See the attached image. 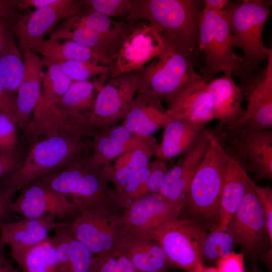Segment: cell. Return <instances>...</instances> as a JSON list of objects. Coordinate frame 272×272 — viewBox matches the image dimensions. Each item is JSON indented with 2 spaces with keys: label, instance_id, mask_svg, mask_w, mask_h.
Segmentation results:
<instances>
[{
  "label": "cell",
  "instance_id": "cell-1",
  "mask_svg": "<svg viewBox=\"0 0 272 272\" xmlns=\"http://www.w3.org/2000/svg\"><path fill=\"white\" fill-rule=\"evenodd\" d=\"M35 181L70 197L80 213L97 207L114 212L120 209L116 192L110 186L103 166L95 162L91 156L79 154L61 169Z\"/></svg>",
  "mask_w": 272,
  "mask_h": 272
},
{
  "label": "cell",
  "instance_id": "cell-2",
  "mask_svg": "<svg viewBox=\"0 0 272 272\" xmlns=\"http://www.w3.org/2000/svg\"><path fill=\"white\" fill-rule=\"evenodd\" d=\"M203 1L200 0H132L124 21L157 24L168 43L193 58L200 51L198 16Z\"/></svg>",
  "mask_w": 272,
  "mask_h": 272
},
{
  "label": "cell",
  "instance_id": "cell-3",
  "mask_svg": "<svg viewBox=\"0 0 272 272\" xmlns=\"http://www.w3.org/2000/svg\"><path fill=\"white\" fill-rule=\"evenodd\" d=\"M226 155L219 139L214 134L191 180L183 209L189 215V219L210 231L218 226Z\"/></svg>",
  "mask_w": 272,
  "mask_h": 272
},
{
  "label": "cell",
  "instance_id": "cell-4",
  "mask_svg": "<svg viewBox=\"0 0 272 272\" xmlns=\"http://www.w3.org/2000/svg\"><path fill=\"white\" fill-rule=\"evenodd\" d=\"M137 72V93L153 96L168 107L189 87L205 81L194 71L192 58L169 43L161 54Z\"/></svg>",
  "mask_w": 272,
  "mask_h": 272
},
{
  "label": "cell",
  "instance_id": "cell-5",
  "mask_svg": "<svg viewBox=\"0 0 272 272\" xmlns=\"http://www.w3.org/2000/svg\"><path fill=\"white\" fill-rule=\"evenodd\" d=\"M91 143L66 135L46 137L35 142L23 164L8 176L4 190L13 196L33 181L61 169L84 149L91 146Z\"/></svg>",
  "mask_w": 272,
  "mask_h": 272
},
{
  "label": "cell",
  "instance_id": "cell-6",
  "mask_svg": "<svg viewBox=\"0 0 272 272\" xmlns=\"http://www.w3.org/2000/svg\"><path fill=\"white\" fill-rule=\"evenodd\" d=\"M271 1H230L223 10L232 33L235 46L244 54L243 67L252 72L267 58L271 48L264 44L262 33L271 15Z\"/></svg>",
  "mask_w": 272,
  "mask_h": 272
},
{
  "label": "cell",
  "instance_id": "cell-7",
  "mask_svg": "<svg viewBox=\"0 0 272 272\" xmlns=\"http://www.w3.org/2000/svg\"><path fill=\"white\" fill-rule=\"evenodd\" d=\"M198 47L205 54L201 75L206 83L223 72L224 75L238 74L243 69V57L236 55L232 33L222 11L202 9L198 16Z\"/></svg>",
  "mask_w": 272,
  "mask_h": 272
},
{
  "label": "cell",
  "instance_id": "cell-8",
  "mask_svg": "<svg viewBox=\"0 0 272 272\" xmlns=\"http://www.w3.org/2000/svg\"><path fill=\"white\" fill-rule=\"evenodd\" d=\"M168 44L157 24L145 21L127 23L111 58L113 64L110 78L140 70L161 54Z\"/></svg>",
  "mask_w": 272,
  "mask_h": 272
},
{
  "label": "cell",
  "instance_id": "cell-9",
  "mask_svg": "<svg viewBox=\"0 0 272 272\" xmlns=\"http://www.w3.org/2000/svg\"><path fill=\"white\" fill-rule=\"evenodd\" d=\"M207 233L195 222L179 217L159 226L145 239L157 242L175 267L196 272L204 266L201 247Z\"/></svg>",
  "mask_w": 272,
  "mask_h": 272
},
{
  "label": "cell",
  "instance_id": "cell-10",
  "mask_svg": "<svg viewBox=\"0 0 272 272\" xmlns=\"http://www.w3.org/2000/svg\"><path fill=\"white\" fill-rule=\"evenodd\" d=\"M121 215L104 207L89 209L71 222V228L76 238L95 255H103L118 250L128 236Z\"/></svg>",
  "mask_w": 272,
  "mask_h": 272
},
{
  "label": "cell",
  "instance_id": "cell-11",
  "mask_svg": "<svg viewBox=\"0 0 272 272\" xmlns=\"http://www.w3.org/2000/svg\"><path fill=\"white\" fill-rule=\"evenodd\" d=\"M266 67L258 74L245 69L237 76L240 88L247 103L242 119L230 131L242 128L258 131L272 128V49L267 56Z\"/></svg>",
  "mask_w": 272,
  "mask_h": 272
},
{
  "label": "cell",
  "instance_id": "cell-12",
  "mask_svg": "<svg viewBox=\"0 0 272 272\" xmlns=\"http://www.w3.org/2000/svg\"><path fill=\"white\" fill-rule=\"evenodd\" d=\"M137 71L110 77L99 91L89 124L94 133L122 120L137 93Z\"/></svg>",
  "mask_w": 272,
  "mask_h": 272
},
{
  "label": "cell",
  "instance_id": "cell-13",
  "mask_svg": "<svg viewBox=\"0 0 272 272\" xmlns=\"http://www.w3.org/2000/svg\"><path fill=\"white\" fill-rule=\"evenodd\" d=\"M89 10L85 0H56L53 3L30 12L13 25L11 29L20 46L30 49L43 40L60 21Z\"/></svg>",
  "mask_w": 272,
  "mask_h": 272
},
{
  "label": "cell",
  "instance_id": "cell-14",
  "mask_svg": "<svg viewBox=\"0 0 272 272\" xmlns=\"http://www.w3.org/2000/svg\"><path fill=\"white\" fill-rule=\"evenodd\" d=\"M183 208L158 192L135 199L121 215L122 226L128 235L145 239L161 224L179 218Z\"/></svg>",
  "mask_w": 272,
  "mask_h": 272
},
{
  "label": "cell",
  "instance_id": "cell-15",
  "mask_svg": "<svg viewBox=\"0 0 272 272\" xmlns=\"http://www.w3.org/2000/svg\"><path fill=\"white\" fill-rule=\"evenodd\" d=\"M40 135L46 137L66 135L81 140L93 136L86 118L59 107L54 100L40 97L33 111L31 122L26 135L34 142Z\"/></svg>",
  "mask_w": 272,
  "mask_h": 272
},
{
  "label": "cell",
  "instance_id": "cell-16",
  "mask_svg": "<svg viewBox=\"0 0 272 272\" xmlns=\"http://www.w3.org/2000/svg\"><path fill=\"white\" fill-rule=\"evenodd\" d=\"M249 177L248 176L244 197L226 230L231 234L236 244L240 246L242 253L254 260L260 251L264 235L267 234L263 211Z\"/></svg>",
  "mask_w": 272,
  "mask_h": 272
},
{
  "label": "cell",
  "instance_id": "cell-17",
  "mask_svg": "<svg viewBox=\"0 0 272 272\" xmlns=\"http://www.w3.org/2000/svg\"><path fill=\"white\" fill-rule=\"evenodd\" d=\"M21 190L19 196L11 201L9 209L24 218H40L48 215L62 218L80 214L77 205L65 195L37 181Z\"/></svg>",
  "mask_w": 272,
  "mask_h": 272
},
{
  "label": "cell",
  "instance_id": "cell-18",
  "mask_svg": "<svg viewBox=\"0 0 272 272\" xmlns=\"http://www.w3.org/2000/svg\"><path fill=\"white\" fill-rule=\"evenodd\" d=\"M235 155L245 170L253 172L258 181L272 179V131H251L242 128L233 131Z\"/></svg>",
  "mask_w": 272,
  "mask_h": 272
},
{
  "label": "cell",
  "instance_id": "cell-19",
  "mask_svg": "<svg viewBox=\"0 0 272 272\" xmlns=\"http://www.w3.org/2000/svg\"><path fill=\"white\" fill-rule=\"evenodd\" d=\"M23 52L24 72L17 90V113L15 124L26 135L29 128L33 111L41 95L44 73L43 59L25 46H20Z\"/></svg>",
  "mask_w": 272,
  "mask_h": 272
},
{
  "label": "cell",
  "instance_id": "cell-20",
  "mask_svg": "<svg viewBox=\"0 0 272 272\" xmlns=\"http://www.w3.org/2000/svg\"><path fill=\"white\" fill-rule=\"evenodd\" d=\"M48 215L40 218L23 219L8 223L0 220V250L7 245L13 259L48 238L50 231L59 224Z\"/></svg>",
  "mask_w": 272,
  "mask_h": 272
},
{
  "label": "cell",
  "instance_id": "cell-21",
  "mask_svg": "<svg viewBox=\"0 0 272 272\" xmlns=\"http://www.w3.org/2000/svg\"><path fill=\"white\" fill-rule=\"evenodd\" d=\"M157 146V141L153 135L134 134L132 144L116 158L114 164L103 166L117 194L134 175L149 164Z\"/></svg>",
  "mask_w": 272,
  "mask_h": 272
},
{
  "label": "cell",
  "instance_id": "cell-22",
  "mask_svg": "<svg viewBox=\"0 0 272 272\" xmlns=\"http://www.w3.org/2000/svg\"><path fill=\"white\" fill-rule=\"evenodd\" d=\"M226 166L220 200L218 226L216 230L225 231L246 194L247 174L235 154L226 152Z\"/></svg>",
  "mask_w": 272,
  "mask_h": 272
},
{
  "label": "cell",
  "instance_id": "cell-23",
  "mask_svg": "<svg viewBox=\"0 0 272 272\" xmlns=\"http://www.w3.org/2000/svg\"><path fill=\"white\" fill-rule=\"evenodd\" d=\"M206 86L212 96L214 119L219 120L229 130L239 122L245 112L240 87L231 75L214 79Z\"/></svg>",
  "mask_w": 272,
  "mask_h": 272
},
{
  "label": "cell",
  "instance_id": "cell-24",
  "mask_svg": "<svg viewBox=\"0 0 272 272\" xmlns=\"http://www.w3.org/2000/svg\"><path fill=\"white\" fill-rule=\"evenodd\" d=\"M168 121L162 101L148 94L137 93L121 124L133 134L152 135Z\"/></svg>",
  "mask_w": 272,
  "mask_h": 272
},
{
  "label": "cell",
  "instance_id": "cell-25",
  "mask_svg": "<svg viewBox=\"0 0 272 272\" xmlns=\"http://www.w3.org/2000/svg\"><path fill=\"white\" fill-rule=\"evenodd\" d=\"M202 80L184 91L166 109L171 119L207 123L214 119L212 96Z\"/></svg>",
  "mask_w": 272,
  "mask_h": 272
},
{
  "label": "cell",
  "instance_id": "cell-26",
  "mask_svg": "<svg viewBox=\"0 0 272 272\" xmlns=\"http://www.w3.org/2000/svg\"><path fill=\"white\" fill-rule=\"evenodd\" d=\"M119 249L140 272H166L175 268L162 246L153 239L128 235Z\"/></svg>",
  "mask_w": 272,
  "mask_h": 272
},
{
  "label": "cell",
  "instance_id": "cell-27",
  "mask_svg": "<svg viewBox=\"0 0 272 272\" xmlns=\"http://www.w3.org/2000/svg\"><path fill=\"white\" fill-rule=\"evenodd\" d=\"M206 123L177 119L169 120L164 126L162 139L154 156L168 160L183 154L194 143Z\"/></svg>",
  "mask_w": 272,
  "mask_h": 272
},
{
  "label": "cell",
  "instance_id": "cell-28",
  "mask_svg": "<svg viewBox=\"0 0 272 272\" xmlns=\"http://www.w3.org/2000/svg\"><path fill=\"white\" fill-rule=\"evenodd\" d=\"M30 50L42 55L43 58L57 62L86 61L107 66H112L113 64L110 58L72 40L61 42L57 39H43Z\"/></svg>",
  "mask_w": 272,
  "mask_h": 272
},
{
  "label": "cell",
  "instance_id": "cell-29",
  "mask_svg": "<svg viewBox=\"0 0 272 272\" xmlns=\"http://www.w3.org/2000/svg\"><path fill=\"white\" fill-rule=\"evenodd\" d=\"M134 134L121 123L96 132L91 143L93 150L91 158L102 166L111 164L130 146Z\"/></svg>",
  "mask_w": 272,
  "mask_h": 272
},
{
  "label": "cell",
  "instance_id": "cell-30",
  "mask_svg": "<svg viewBox=\"0 0 272 272\" xmlns=\"http://www.w3.org/2000/svg\"><path fill=\"white\" fill-rule=\"evenodd\" d=\"M108 80L73 82L65 93L54 101L60 108L89 121L97 95Z\"/></svg>",
  "mask_w": 272,
  "mask_h": 272
},
{
  "label": "cell",
  "instance_id": "cell-31",
  "mask_svg": "<svg viewBox=\"0 0 272 272\" xmlns=\"http://www.w3.org/2000/svg\"><path fill=\"white\" fill-rule=\"evenodd\" d=\"M127 25L91 9L84 11L63 21L56 29L83 27L118 42Z\"/></svg>",
  "mask_w": 272,
  "mask_h": 272
},
{
  "label": "cell",
  "instance_id": "cell-32",
  "mask_svg": "<svg viewBox=\"0 0 272 272\" xmlns=\"http://www.w3.org/2000/svg\"><path fill=\"white\" fill-rule=\"evenodd\" d=\"M14 259L22 272H59L55 244L49 236Z\"/></svg>",
  "mask_w": 272,
  "mask_h": 272
},
{
  "label": "cell",
  "instance_id": "cell-33",
  "mask_svg": "<svg viewBox=\"0 0 272 272\" xmlns=\"http://www.w3.org/2000/svg\"><path fill=\"white\" fill-rule=\"evenodd\" d=\"M49 38L76 42L110 59L118 44L116 41L83 27L55 29L50 33Z\"/></svg>",
  "mask_w": 272,
  "mask_h": 272
},
{
  "label": "cell",
  "instance_id": "cell-34",
  "mask_svg": "<svg viewBox=\"0 0 272 272\" xmlns=\"http://www.w3.org/2000/svg\"><path fill=\"white\" fill-rule=\"evenodd\" d=\"M23 72V60L17 45L0 55V84L7 90H18Z\"/></svg>",
  "mask_w": 272,
  "mask_h": 272
},
{
  "label": "cell",
  "instance_id": "cell-35",
  "mask_svg": "<svg viewBox=\"0 0 272 272\" xmlns=\"http://www.w3.org/2000/svg\"><path fill=\"white\" fill-rule=\"evenodd\" d=\"M236 245L233 237L227 230H214L207 232L201 247L202 261L217 262L233 251Z\"/></svg>",
  "mask_w": 272,
  "mask_h": 272
},
{
  "label": "cell",
  "instance_id": "cell-36",
  "mask_svg": "<svg viewBox=\"0 0 272 272\" xmlns=\"http://www.w3.org/2000/svg\"><path fill=\"white\" fill-rule=\"evenodd\" d=\"M42 59L47 70L43 77L40 97L55 100L65 93L73 81L63 73L58 62L44 58Z\"/></svg>",
  "mask_w": 272,
  "mask_h": 272
},
{
  "label": "cell",
  "instance_id": "cell-37",
  "mask_svg": "<svg viewBox=\"0 0 272 272\" xmlns=\"http://www.w3.org/2000/svg\"><path fill=\"white\" fill-rule=\"evenodd\" d=\"M63 73L73 81L81 82L110 78L112 66L92 61H67L58 62Z\"/></svg>",
  "mask_w": 272,
  "mask_h": 272
},
{
  "label": "cell",
  "instance_id": "cell-38",
  "mask_svg": "<svg viewBox=\"0 0 272 272\" xmlns=\"http://www.w3.org/2000/svg\"><path fill=\"white\" fill-rule=\"evenodd\" d=\"M96 260L97 256L74 235L67 272H96Z\"/></svg>",
  "mask_w": 272,
  "mask_h": 272
},
{
  "label": "cell",
  "instance_id": "cell-39",
  "mask_svg": "<svg viewBox=\"0 0 272 272\" xmlns=\"http://www.w3.org/2000/svg\"><path fill=\"white\" fill-rule=\"evenodd\" d=\"M52 237L57 253L59 272H67L74 236L71 222L59 223Z\"/></svg>",
  "mask_w": 272,
  "mask_h": 272
},
{
  "label": "cell",
  "instance_id": "cell-40",
  "mask_svg": "<svg viewBox=\"0 0 272 272\" xmlns=\"http://www.w3.org/2000/svg\"><path fill=\"white\" fill-rule=\"evenodd\" d=\"M150 173L149 164L134 175L127 182L122 191L117 194L118 208H126L137 198L141 195L142 189Z\"/></svg>",
  "mask_w": 272,
  "mask_h": 272
},
{
  "label": "cell",
  "instance_id": "cell-41",
  "mask_svg": "<svg viewBox=\"0 0 272 272\" xmlns=\"http://www.w3.org/2000/svg\"><path fill=\"white\" fill-rule=\"evenodd\" d=\"M96 272H140L119 249L97 256Z\"/></svg>",
  "mask_w": 272,
  "mask_h": 272
},
{
  "label": "cell",
  "instance_id": "cell-42",
  "mask_svg": "<svg viewBox=\"0 0 272 272\" xmlns=\"http://www.w3.org/2000/svg\"><path fill=\"white\" fill-rule=\"evenodd\" d=\"M132 0H85L89 9L99 12L112 19L124 21Z\"/></svg>",
  "mask_w": 272,
  "mask_h": 272
},
{
  "label": "cell",
  "instance_id": "cell-43",
  "mask_svg": "<svg viewBox=\"0 0 272 272\" xmlns=\"http://www.w3.org/2000/svg\"><path fill=\"white\" fill-rule=\"evenodd\" d=\"M249 181L257 196L263 211L265 230L271 249L272 246V190L268 186L261 187L257 185L250 177Z\"/></svg>",
  "mask_w": 272,
  "mask_h": 272
},
{
  "label": "cell",
  "instance_id": "cell-44",
  "mask_svg": "<svg viewBox=\"0 0 272 272\" xmlns=\"http://www.w3.org/2000/svg\"><path fill=\"white\" fill-rule=\"evenodd\" d=\"M150 173L141 192V195L158 192L163 180L168 170L164 160L157 159L149 163Z\"/></svg>",
  "mask_w": 272,
  "mask_h": 272
},
{
  "label": "cell",
  "instance_id": "cell-45",
  "mask_svg": "<svg viewBox=\"0 0 272 272\" xmlns=\"http://www.w3.org/2000/svg\"><path fill=\"white\" fill-rule=\"evenodd\" d=\"M16 124L8 116L0 113V153H15Z\"/></svg>",
  "mask_w": 272,
  "mask_h": 272
},
{
  "label": "cell",
  "instance_id": "cell-46",
  "mask_svg": "<svg viewBox=\"0 0 272 272\" xmlns=\"http://www.w3.org/2000/svg\"><path fill=\"white\" fill-rule=\"evenodd\" d=\"M27 13L17 7L15 0H0V22L11 27Z\"/></svg>",
  "mask_w": 272,
  "mask_h": 272
},
{
  "label": "cell",
  "instance_id": "cell-47",
  "mask_svg": "<svg viewBox=\"0 0 272 272\" xmlns=\"http://www.w3.org/2000/svg\"><path fill=\"white\" fill-rule=\"evenodd\" d=\"M218 272H245L244 254L232 251L217 261Z\"/></svg>",
  "mask_w": 272,
  "mask_h": 272
},
{
  "label": "cell",
  "instance_id": "cell-48",
  "mask_svg": "<svg viewBox=\"0 0 272 272\" xmlns=\"http://www.w3.org/2000/svg\"><path fill=\"white\" fill-rule=\"evenodd\" d=\"M0 113L8 116L15 124L17 113L16 96L0 84Z\"/></svg>",
  "mask_w": 272,
  "mask_h": 272
},
{
  "label": "cell",
  "instance_id": "cell-49",
  "mask_svg": "<svg viewBox=\"0 0 272 272\" xmlns=\"http://www.w3.org/2000/svg\"><path fill=\"white\" fill-rule=\"evenodd\" d=\"M16 45L14 34L11 27L8 24L0 22V55L12 49Z\"/></svg>",
  "mask_w": 272,
  "mask_h": 272
},
{
  "label": "cell",
  "instance_id": "cell-50",
  "mask_svg": "<svg viewBox=\"0 0 272 272\" xmlns=\"http://www.w3.org/2000/svg\"><path fill=\"white\" fill-rule=\"evenodd\" d=\"M15 153H0V177L12 173L17 168Z\"/></svg>",
  "mask_w": 272,
  "mask_h": 272
},
{
  "label": "cell",
  "instance_id": "cell-51",
  "mask_svg": "<svg viewBox=\"0 0 272 272\" xmlns=\"http://www.w3.org/2000/svg\"><path fill=\"white\" fill-rule=\"evenodd\" d=\"M56 0H15L17 7L22 11H27L30 8L35 10L40 9L50 5Z\"/></svg>",
  "mask_w": 272,
  "mask_h": 272
},
{
  "label": "cell",
  "instance_id": "cell-52",
  "mask_svg": "<svg viewBox=\"0 0 272 272\" xmlns=\"http://www.w3.org/2000/svg\"><path fill=\"white\" fill-rule=\"evenodd\" d=\"M203 9L215 11H222L228 5L229 0H204Z\"/></svg>",
  "mask_w": 272,
  "mask_h": 272
},
{
  "label": "cell",
  "instance_id": "cell-53",
  "mask_svg": "<svg viewBox=\"0 0 272 272\" xmlns=\"http://www.w3.org/2000/svg\"><path fill=\"white\" fill-rule=\"evenodd\" d=\"M12 197L5 190L0 189V207L9 206Z\"/></svg>",
  "mask_w": 272,
  "mask_h": 272
},
{
  "label": "cell",
  "instance_id": "cell-54",
  "mask_svg": "<svg viewBox=\"0 0 272 272\" xmlns=\"http://www.w3.org/2000/svg\"><path fill=\"white\" fill-rule=\"evenodd\" d=\"M0 272H22L15 268L12 264L6 267L1 268Z\"/></svg>",
  "mask_w": 272,
  "mask_h": 272
},
{
  "label": "cell",
  "instance_id": "cell-55",
  "mask_svg": "<svg viewBox=\"0 0 272 272\" xmlns=\"http://www.w3.org/2000/svg\"><path fill=\"white\" fill-rule=\"evenodd\" d=\"M196 272H218L217 268L214 267H202Z\"/></svg>",
  "mask_w": 272,
  "mask_h": 272
},
{
  "label": "cell",
  "instance_id": "cell-56",
  "mask_svg": "<svg viewBox=\"0 0 272 272\" xmlns=\"http://www.w3.org/2000/svg\"><path fill=\"white\" fill-rule=\"evenodd\" d=\"M9 206H3L0 207V220H2L3 217L9 211Z\"/></svg>",
  "mask_w": 272,
  "mask_h": 272
}]
</instances>
